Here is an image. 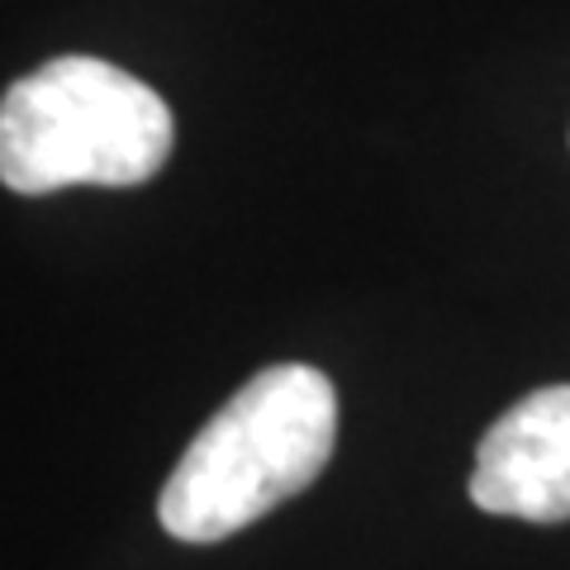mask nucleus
Here are the masks:
<instances>
[{
  "instance_id": "7ed1b4c3",
  "label": "nucleus",
  "mask_w": 570,
  "mask_h": 570,
  "mask_svg": "<svg viewBox=\"0 0 570 570\" xmlns=\"http://www.w3.org/2000/svg\"><path fill=\"white\" fill-rule=\"evenodd\" d=\"M471 504L523 523L570 519V385H542L504 409L475 448Z\"/></svg>"
},
{
  "instance_id": "f03ea898",
  "label": "nucleus",
  "mask_w": 570,
  "mask_h": 570,
  "mask_svg": "<svg viewBox=\"0 0 570 570\" xmlns=\"http://www.w3.org/2000/svg\"><path fill=\"white\" fill-rule=\"evenodd\" d=\"M176 142L171 105L105 58L67 52L0 100V181L14 195L67 186H142Z\"/></svg>"
},
{
  "instance_id": "f257e3e1",
  "label": "nucleus",
  "mask_w": 570,
  "mask_h": 570,
  "mask_svg": "<svg viewBox=\"0 0 570 570\" xmlns=\"http://www.w3.org/2000/svg\"><path fill=\"white\" fill-rule=\"evenodd\" d=\"M337 438L333 381L285 362L247 376L190 438L157 519L176 542H224L324 475Z\"/></svg>"
}]
</instances>
